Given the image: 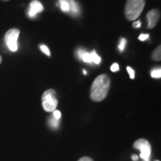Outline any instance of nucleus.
Listing matches in <instances>:
<instances>
[{
    "instance_id": "1",
    "label": "nucleus",
    "mask_w": 161,
    "mask_h": 161,
    "mask_svg": "<svg viewBox=\"0 0 161 161\" xmlns=\"http://www.w3.org/2000/svg\"><path fill=\"white\" fill-rule=\"evenodd\" d=\"M110 86V79L108 75L104 74L98 75L92 84L90 90L91 99L94 102L104 100L109 92Z\"/></svg>"
},
{
    "instance_id": "2",
    "label": "nucleus",
    "mask_w": 161,
    "mask_h": 161,
    "mask_svg": "<svg viewBox=\"0 0 161 161\" xmlns=\"http://www.w3.org/2000/svg\"><path fill=\"white\" fill-rule=\"evenodd\" d=\"M146 0H128L125 8V14L127 19L134 21L140 17L143 11Z\"/></svg>"
},
{
    "instance_id": "3",
    "label": "nucleus",
    "mask_w": 161,
    "mask_h": 161,
    "mask_svg": "<svg viewBox=\"0 0 161 161\" xmlns=\"http://www.w3.org/2000/svg\"><path fill=\"white\" fill-rule=\"evenodd\" d=\"M58 104L56 92L49 89L43 92L42 96V105L46 112H53L56 110Z\"/></svg>"
},
{
    "instance_id": "4",
    "label": "nucleus",
    "mask_w": 161,
    "mask_h": 161,
    "mask_svg": "<svg viewBox=\"0 0 161 161\" xmlns=\"http://www.w3.org/2000/svg\"><path fill=\"white\" fill-rule=\"evenodd\" d=\"M19 35V30L17 29H11L6 32L5 40L8 48L11 52H17L18 49L17 40Z\"/></svg>"
},
{
    "instance_id": "5",
    "label": "nucleus",
    "mask_w": 161,
    "mask_h": 161,
    "mask_svg": "<svg viewBox=\"0 0 161 161\" xmlns=\"http://www.w3.org/2000/svg\"><path fill=\"white\" fill-rule=\"evenodd\" d=\"M134 147L141 152V158L143 159L144 161H149L151 155V146L148 141L144 140V139H140L134 142Z\"/></svg>"
},
{
    "instance_id": "6",
    "label": "nucleus",
    "mask_w": 161,
    "mask_h": 161,
    "mask_svg": "<svg viewBox=\"0 0 161 161\" xmlns=\"http://www.w3.org/2000/svg\"><path fill=\"white\" fill-rule=\"evenodd\" d=\"M160 18V13L158 9H152L147 14V19H148V28L153 29L158 24Z\"/></svg>"
},
{
    "instance_id": "7",
    "label": "nucleus",
    "mask_w": 161,
    "mask_h": 161,
    "mask_svg": "<svg viewBox=\"0 0 161 161\" xmlns=\"http://www.w3.org/2000/svg\"><path fill=\"white\" fill-rule=\"evenodd\" d=\"M44 8L41 3L37 0H33L31 3H30L29 9L28 11V15L29 17L33 18L36 17L37 14L40 13L43 11Z\"/></svg>"
},
{
    "instance_id": "8",
    "label": "nucleus",
    "mask_w": 161,
    "mask_h": 161,
    "mask_svg": "<svg viewBox=\"0 0 161 161\" xmlns=\"http://www.w3.org/2000/svg\"><path fill=\"white\" fill-rule=\"evenodd\" d=\"M77 55L80 59H81L85 63H92V56L91 53L86 52L82 49H79L77 52Z\"/></svg>"
},
{
    "instance_id": "9",
    "label": "nucleus",
    "mask_w": 161,
    "mask_h": 161,
    "mask_svg": "<svg viewBox=\"0 0 161 161\" xmlns=\"http://www.w3.org/2000/svg\"><path fill=\"white\" fill-rule=\"evenodd\" d=\"M69 11L71 12L73 15L78 16L80 14L79 6L75 0H69Z\"/></svg>"
},
{
    "instance_id": "10",
    "label": "nucleus",
    "mask_w": 161,
    "mask_h": 161,
    "mask_svg": "<svg viewBox=\"0 0 161 161\" xmlns=\"http://www.w3.org/2000/svg\"><path fill=\"white\" fill-rule=\"evenodd\" d=\"M60 7L62 11L69 12V0H59Z\"/></svg>"
},
{
    "instance_id": "11",
    "label": "nucleus",
    "mask_w": 161,
    "mask_h": 161,
    "mask_svg": "<svg viewBox=\"0 0 161 161\" xmlns=\"http://www.w3.org/2000/svg\"><path fill=\"white\" fill-rule=\"evenodd\" d=\"M152 58L153 60H156V61H160L161 60V47L159 46L158 48L154 49V51L152 52Z\"/></svg>"
},
{
    "instance_id": "12",
    "label": "nucleus",
    "mask_w": 161,
    "mask_h": 161,
    "mask_svg": "<svg viewBox=\"0 0 161 161\" xmlns=\"http://www.w3.org/2000/svg\"><path fill=\"white\" fill-rule=\"evenodd\" d=\"M49 123L52 128H57L58 127V125H59V119H55L54 116H52V117L49 118Z\"/></svg>"
},
{
    "instance_id": "13",
    "label": "nucleus",
    "mask_w": 161,
    "mask_h": 161,
    "mask_svg": "<svg viewBox=\"0 0 161 161\" xmlns=\"http://www.w3.org/2000/svg\"><path fill=\"white\" fill-rule=\"evenodd\" d=\"M90 53H91L92 56V62H93V63H95L96 64H99L101 62V58L96 53L95 51L90 52Z\"/></svg>"
},
{
    "instance_id": "14",
    "label": "nucleus",
    "mask_w": 161,
    "mask_h": 161,
    "mask_svg": "<svg viewBox=\"0 0 161 161\" xmlns=\"http://www.w3.org/2000/svg\"><path fill=\"white\" fill-rule=\"evenodd\" d=\"M151 76L154 78H160L161 77V69L160 68H157V69H153L151 73Z\"/></svg>"
},
{
    "instance_id": "15",
    "label": "nucleus",
    "mask_w": 161,
    "mask_h": 161,
    "mask_svg": "<svg viewBox=\"0 0 161 161\" xmlns=\"http://www.w3.org/2000/svg\"><path fill=\"white\" fill-rule=\"evenodd\" d=\"M126 44H127V40L125 39V38H122V39L120 40L119 45V49L120 52L124 51Z\"/></svg>"
},
{
    "instance_id": "16",
    "label": "nucleus",
    "mask_w": 161,
    "mask_h": 161,
    "mask_svg": "<svg viewBox=\"0 0 161 161\" xmlns=\"http://www.w3.org/2000/svg\"><path fill=\"white\" fill-rule=\"evenodd\" d=\"M40 49H41V51L43 52L44 54H46V55L48 56L51 55V53H50L49 48H48L46 45H40Z\"/></svg>"
},
{
    "instance_id": "17",
    "label": "nucleus",
    "mask_w": 161,
    "mask_h": 161,
    "mask_svg": "<svg viewBox=\"0 0 161 161\" xmlns=\"http://www.w3.org/2000/svg\"><path fill=\"white\" fill-rule=\"evenodd\" d=\"M127 71H128V74L130 75V78H131V79H134V78H135V72H134V70L131 67L128 66V67H127Z\"/></svg>"
},
{
    "instance_id": "18",
    "label": "nucleus",
    "mask_w": 161,
    "mask_h": 161,
    "mask_svg": "<svg viewBox=\"0 0 161 161\" xmlns=\"http://www.w3.org/2000/svg\"><path fill=\"white\" fill-rule=\"evenodd\" d=\"M119 66L118 64H116V63H114L111 66V67H110V70H111L112 72L119 71Z\"/></svg>"
},
{
    "instance_id": "19",
    "label": "nucleus",
    "mask_w": 161,
    "mask_h": 161,
    "mask_svg": "<svg viewBox=\"0 0 161 161\" xmlns=\"http://www.w3.org/2000/svg\"><path fill=\"white\" fill-rule=\"evenodd\" d=\"M53 116L55 119H60V117H61V114H60V112L59 111V110H55L53 113Z\"/></svg>"
},
{
    "instance_id": "20",
    "label": "nucleus",
    "mask_w": 161,
    "mask_h": 161,
    "mask_svg": "<svg viewBox=\"0 0 161 161\" xmlns=\"http://www.w3.org/2000/svg\"><path fill=\"white\" fill-rule=\"evenodd\" d=\"M149 37V35H148V34H142V35H141L140 37H139V40H140V41H144V40H147Z\"/></svg>"
},
{
    "instance_id": "21",
    "label": "nucleus",
    "mask_w": 161,
    "mask_h": 161,
    "mask_svg": "<svg viewBox=\"0 0 161 161\" xmlns=\"http://www.w3.org/2000/svg\"><path fill=\"white\" fill-rule=\"evenodd\" d=\"M133 26H134V28H140L141 26V22L140 21H136V22H134V23H133Z\"/></svg>"
},
{
    "instance_id": "22",
    "label": "nucleus",
    "mask_w": 161,
    "mask_h": 161,
    "mask_svg": "<svg viewBox=\"0 0 161 161\" xmlns=\"http://www.w3.org/2000/svg\"><path fill=\"white\" fill-rule=\"evenodd\" d=\"M78 161H93L91 158H88V157H84V158H80Z\"/></svg>"
},
{
    "instance_id": "23",
    "label": "nucleus",
    "mask_w": 161,
    "mask_h": 161,
    "mask_svg": "<svg viewBox=\"0 0 161 161\" xmlns=\"http://www.w3.org/2000/svg\"><path fill=\"white\" fill-rule=\"evenodd\" d=\"M138 159V157L136 155V154H133L132 155V160L133 161H136Z\"/></svg>"
},
{
    "instance_id": "24",
    "label": "nucleus",
    "mask_w": 161,
    "mask_h": 161,
    "mask_svg": "<svg viewBox=\"0 0 161 161\" xmlns=\"http://www.w3.org/2000/svg\"><path fill=\"white\" fill-rule=\"evenodd\" d=\"M83 72H84V75H86V74H87V72H86L85 70H83Z\"/></svg>"
},
{
    "instance_id": "25",
    "label": "nucleus",
    "mask_w": 161,
    "mask_h": 161,
    "mask_svg": "<svg viewBox=\"0 0 161 161\" xmlns=\"http://www.w3.org/2000/svg\"><path fill=\"white\" fill-rule=\"evenodd\" d=\"M2 61H3V59H2V57H1V56H0V64L2 63Z\"/></svg>"
},
{
    "instance_id": "26",
    "label": "nucleus",
    "mask_w": 161,
    "mask_h": 161,
    "mask_svg": "<svg viewBox=\"0 0 161 161\" xmlns=\"http://www.w3.org/2000/svg\"><path fill=\"white\" fill-rule=\"evenodd\" d=\"M2 1H3V2H8V1H9V0H2Z\"/></svg>"
}]
</instances>
